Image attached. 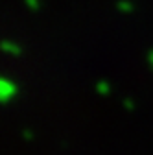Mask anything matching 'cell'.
<instances>
[{"label":"cell","instance_id":"obj_6","mask_svg":"<svg viewBox=\"0 0 153 155\" xmlns=\"http://www.w3.org/2000/svg\"><path fill=\"white\" fill-rule=\"evenodd\" d=\"M26 2H28V6H31L33 11H37V8H39V2H37V0H26Z\"/></svg>","mask_w":153,"mask_h":155},{"label":"cell","instance_id":"obj_4","mask_svg":"<svg viewBox=\"0 0 153 155\" xmlns=\"http://www.w3.org/2000/svg\"><path fill=\"white\" fill-rule=\"evenodd\" d=\"M116 8H120L124 13H129V11H133V6H131V4H127V2H118V4H116Z\"/></svg>","mask_w":153,"mask_h":155},{"label":"cell","instance_id":"obj_1","mask_svg":"<svg viewBox=\"0 0 153 155\" xmlns=\"http://www.w3.org/2000/svg\"><path fill=\"white\" fill-rule=\"evenodd\" d=\"M15 94H17V85L11 80H8V78H2L0 80V98H2V104L11 102Z\"/></svg>","mask_w":153,"mask_h":155},{"label":"cell","instance_id":"obj_3","mask_svg":"<svg viewBox=\"0 0 153 155\" xmlns=\"http://www.w3.org/2000/svg\"><path fill=\"white\" fill-rule=\"evenodd\" d=\"M96 91H98L100 94H109L111 87H109V83H107V81H98V85H96Z\"/></svg>","mask_w":153,"mask_h":155},{"label":"cell","instance_id":"obj_2","mask_svg":"<svg viewBox=\"0 0 153 155\" xmlns=\"http://www.w3.org/2000/svg\"><path fill=\"white\" fill-rule=\"evenodd\" d=\"M2 50L6 52V54H9V55H21V46L18 45H15L13 41H2Z\"/></svg>","mask_w":153,"mask_h":155},{"label":"cell","instance_id":"obj_7","mask_svg":"<svg viewBox=\"0 0 153 155\" xmlns=\"http://www.w3.org/2000/svg\"><path fill=\"white\" fill-rule=\"evenodd\" d=\"M148 63H149V67L153 68V48L148 50Z\"/></svg>","mask_w":153,"mask_h":155},{"label":"cell","instance_id":"obj_8","mask_svg":"<svg viewBox=\"0 0 153 155\" xmlns=\"http://www.w3.org/2000/svg\"><path fill=\"white\" fill-rule=\"evenodd\" d=\"M31 137H33L31 131H28V129H26V131H24V139H31Z\"/></svg>","mask_w":153,"mask_h":155},{"label":"cell","instance_id":"obj_5","mask_svg":"<svg viewBox=\"0 0 153 155\" xmlns=\"http://www.w3.org/2000/svg\"><path fill=\"white\" fill-rule=\"evenodd\" d=\"M124 105H125V109H129V111L135 109V104L131 102V98H125V100H124Z\"/></svg>","mask_w":153,"mask_h":155}]
</instances>
